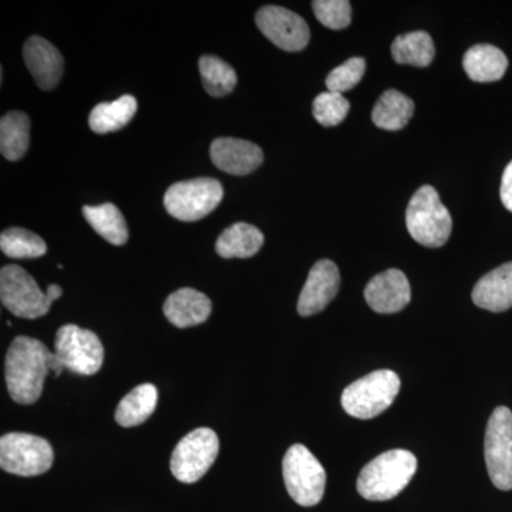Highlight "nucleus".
Here are the masks:
<instances>
[{
	"mask_svg": "<svg viewBox=\"0 0 512 512\" xmlns=\"http://www.w3.org/2000/svg\"><path fill=\"white\" fill-rule=\"evenodd\" d=\"M53 352L40 340L19 336L6 353L5 377L10 397L19 404L40 399L46 376L52 372Z\"/></svg>",
	"mask_w": 512,
	"mask_h": 512,
	"instance_id": "1",
	"label": "nucleus"
},
{
	"mask_svg": "<svg viewBox=\"0 0 512 512\" xmlns=\"http://www.w3.org/2000/svg\"><path fill=\"white\" fill-rule=\"evenodd\" d=\"M417 471V458L407 450L380 454L357 478V491L365 500L389 501L409 485Z\"/></svg>",
	"mask_w": 512,
	"mask_h": 512,
	"instance_id": "2",
	"label": "nucleus"
},
{
	"mask_svg": "<svg viewBox=\"0 0 512 512\" xmlns=\"http://www.w3.org/2000/svg\"><path fill=\"white\" fill-rule=\"evenodd\" d=\"M406 224L414 241L423 247L440 248L450 238L453 220L431 185L416 191L406 211Z\"/></svg>",
	"mask_w": 512,
	"mask_h": 512,
	"instance_id": "3",
	"label": "nucleus"
},
{
	"mask_svg": "<svg viewBox=\"0 0 512 512\" xmlns=\"http://www.w3.org/2000/svg\"><path fill=\"white\" fill-rule=\"evenodd\" d=\"M400 392V379L392 370H376L346 387L342 406L349 416L369 420L392 406Z\"/></svg>",
	"mask_w": 512,
	"mask_h": 512,
	"instance_id": "4",
	"label": "nucleus"
},
{
	"mask_svg": "<svg viewBox=\"0 0 512 512\" xmlns=\"http://www.w3.org/2000/svg\"><path fill=\"white\" fill-rule=\"evenodd\" d=\"M284 480L292 500L302 507L319 504L325 494L326 471L318 458L302 444H295L284 457Z\"/></svg>",
	"mask_w": 512,
	"mask_h": 512,
	"instance_id": "5",
	"label": "nucleus"
},
{
	"mask_svg": "<svg viewBox=\"0 0 512 512\" xmlns=\"http://www.w3.org/2000/svg\"><path fill=\"white\" fill-rule=\"evenodd\" d=\"M224 198V188L214 178H195L181 181L168 188L164 207L171 217L184 222H194L210 215Z\"/></svg>",
	"mask_w": 512,
	"mask_h": 512,
	"instance_id": "6",
	"label": "nucleus"
},
{
	"mask_svg": "<svg viewBox=\"0 0 512 512\" xmlns=\"http://www.w3.org/2000/svg\"><path fill=\"white\" fill-rule=\"evenodd\" d=\"M55 453L49 441L28 433H9L0 439V467L10 474L35 477L53 466Z\"/></svg>",
	"mask_w": 512,
	"mask_h": 512,
	"instance_id": "7",
	"label": "nucleus"
},
{
	"mask_svg": "<svg viewBox=\"0 0 512 512\" xmlns=\"http://www.w3.org/2000/svg\"><path fill=\"white\" fill-rule=\"evenodd\" d=\"M220 453L217 433L208 427L195 429L175 447L171 456V473L185 484L197 483L207 474Z\"/></svg>",
	"mask_w": 512,
	"mask_h": 512,
	"instance_id": "8",
	"label": "nucleus"
},
{
	"mask_svg": "<svg viewBox=\"0 0 512 512\" xmlns=\"http://www.w3.org/2000/svg\"><path fill=\"white\" fill-rule=\"evenodd\" d=\"M55 355L64 369L76 375L92 376L103 366L104 348L92 330L64 325L56 333Z\"/></svg>",
	"mask_w": 512,
	"mask_h": 512,
	"instance_id": "9",
	"label": "nucleus"
},
{
	"mask_svg": "<svg viewBox=\"0 0 512 512\" xmlns=\"http://www.w3.org/2000/svg\"><path fill=\"white\" fill-rule=\"evenodd\" d=\"M0 298L8 311L23 319L42 318L53 303L35 279L18 265L3 266L0 271Z\"/></svg>",
	"mask_w": 512,
	"mask_h": 512,
	"instance_id": "10",
	"label": "nucleus"
},
{
	"mask_svg": "<svg viewBox=\"0 0 512 512\" xmlns=\"http://www.w3.org/2000/svg\"><path fill=\"white\" fill-rule=\"evenodd\" d=\"M484 456L495 487L512 490V412L508 407H497L488 420Z\"/></svg>",
	"mask_w": 512,
	"mask_h": 512,
	"instance_id": "11",
	"label": "nucleus"
},
{
	"mask_svg": "<svg viewBox=\"0 0 512 512\" xmlns=\"http://www.w3.org/2000/svg\"><path fill=\"white\" fill-rule=\"evenodd\" d=\"M255 22L264 36L285 52H301L311 39L308 23L298 13L281 6L259 9Z\"/></svg>",
	"mask_w": 512,
	"mask_h": 512,
	"instance_id": "12",
	"label": "nucleus"
},
{
	"mask_svg": "<svg viewBox=\"0 0 512 512\" xmlns=\"http://www.w3.org/2000/svg\"><path fill=\"white\" fill-rule=\"evenodd\" d=\"M340 274L338 266L322 259L312 266L298 301V312L303 318L322 312L338 295Z\"/></svg>",
	"mask_w": 512,
	"mask_h": 512,
	"instance_id": "13",
	"label": "nucleus"
},
{
	"mask_svg": "<svg viewBox=\"0 0 512 512\" xmlns=\"http://www.w3.org/2000/svg\"><path fill=\"white\" fill-rule=\"evenodd\" d=\"M367 305L377 313L403 311L412 299L409 279L399 269H389L376 275L365 289Z\"/></svg>",
	"mask_w": 512,
	"mask_h": 512,
	"instance_id": "14",
	"label": "nucleus"
},
{
	"mask_svg": "<svg viewBox=\"0 0 512 512\" xmlns=\"http://www.w3.org/2000/svg\"><path fill=\"white\" fill-rule=\"evenodd\" d=\"M212 163L221 171L232 175L254 173L264 161L261 147L239 138H217L210 148Z\"/></svg>",
	"mask_w": 512,
	"mask_h": 512,
	"instance_id": "15",
	"label": "nucleus"
},
{
	"mask_svg": "<svg viewBox=\"0 0 512 512\" xmlns=\"http://www.w3.org/2000/svg\"><path fill=\"white\" fill-rule=\"evenodd\" d=\"M26 67L32 73L37 86L42 90H53L63 77L62 53L52 43L40 36L30 37L23 47Z\"/></svg>",
	"mask_w": 512,
	"mask_h": 512,
	"instance_id": "16",
	"label": "nucleus"
},
{
	"mask_svg": "<svg viewBox=\"0 0 512 512\" xmlns=\"http://www.w3.org/2000/svg\"><path fill=\"white\" fill-rule=\"evenodd\" d=\"M164 315L177 328L201 325L210 318L212 303L207 295L192 288L178 289L164 302Z\"/></svg>",
	"mask_w": 512,
	"mask_h": 512,
	"instance_id": "17",
	"label": "nucleus"
},
{
	"mask_svg": "<svg viewBox=\"0 0 512 512\" xmlns=\"http://www.w3.org/2000/svg\"><path fill=\"white\" fill-rule=\"evenodd\" d=\"M471 296L478 308L485 311L504 312L512 308V262L483 276Z\"/></svg>",
	"mask_w": 512,
	"mask_h": 512,
	"instance_id": "18",
	"label": "nucleus"
},
{
	"mask_svg": "<svg viewBox=\"0 0 512 512\" xmlns=\"http://www.w3.org/2000/svg\"><path fill=\"white\" fill-rule=\"evenodd\" d=\"M464 70L477 83H491L503 79L508 59L498 47L477 45L467 50L463 59Z\"/></svg>",
	"mask_w": 512,
	"mask_h": 512,
	"instance_id": "19",
	"label": "nucleus"
},
{
	"mask_svg": "<svg viewBox=\"0 0 512 512\" xmlns=\"http://www.w3.org/2000/svg\"><path fill=\"white\" fill-rule=\"evenodd\" d=\"M264 245V234L254 225L238 222L225 229L217 239L215 251L225 259L251 258Z\"/></svg>",
	"mask_w": 512,
	"mask_h": 512,
	"instance_id": "20",
	"label": "nucleus"
},
{
	"mask_svg": "<svg viewBox=\"0 0 512 512\" xmlns=\"http://www.w3.org/2000/svg\"><path fill=\"white\" fill-rule=\"evenodd\" d=\"M158 392L154 384L144 383L131 390L119 403L116 421L121 427H136L156 412Z\"/></svg>",
	"mask_w": 512,
	"mask_h": 512,
	"instance_id": "21",
	"label": "nucleus"
},
{
	"mask_svg": "<svg viewBox=\"0 0 512 512\" xmlns=\"http://www.w3.org/2000/svg\"><path fill=\"white\" fill-rule=\"evenodd\" d=\"M414 114L412 99L397 90H387L373 109L372 120L377 127L387 131H399L409 124Z\"/></svg>",
	"mask_w": 512,
	"mask_h": 512,
	"instance_id": "22",
	"label": "nucleus"
},
{
	"mask_svg": "<svg viewBox=\"0 0 512 512\" xmlns=\"http://www.w3.org/2000/svg\"><path fill=\"white\" fill-rule=\"evenodd\" d=\"M137 111V100L130 94L111 103H100L92 110L89 126L94 133L107 134L126 127Z\"/></svg>",
	"mask_w": 512,
	"mask_h": 512,
	"instance_id": "23",
	"label": "nucleus"
},
{
	"mask_svg": "<svg viewBox=\"0 0 512 512\" xmlns=\"http://www.w3.org/2000/svg\"><path fill=\"white\" fill-rule=\"evenodd\" d=\"M30 141V120L22 111H9L0 120V151L9 161L25 156Z\"/></svg>",
	"mask_w": 512,
	"mask_h": 512,
	"instance_id": "24",
	"label": "nucleus"
},
{
	"mask_svg": "<svg viewBox=\"0 0 512 512\" xmlns=\"http://www.w3.org/2000/svg\"><path fill=\"white\" fill-rule=\"evenodd\" d=\"M83 215L86 221L92 225L94 231L106 239L110 244L121 245L126 244L128 239V228L123 214L116 205L107 202V204L90 207H83Z\"/></svg>",
	"mask_w": 512,
	"mask_h": 512,
	"instance_id": "25",
	"label": "nucleus"
},
{
	"mask_svg": "<svg viewBox=\"0 0 512 512\" xmlns=\"http://www.w3.org/2000/svg\"><path fill=\"white\" fill-rule=\"evenodd\" d=\"M436 55L433 39L427 32L404 33L396 37L392 45V56L399 64H410V66L427 67L433 62Z\"/></svg>",
	"mask_w": 512,
	"mask_h": 512,
	"instance_id": "26",
	"label": "nucleus"
},
{
	"mask_svg": "<svg viewBox=\"0 0 512 512\" xmlns=\"http://www.w3.org/2000/svg\"><path fill=\"white\" fill-rule=\"evenodd\" d=\"M198 67H200L205 92L212 97L227 96L237 86V73L220 57L202 56Z\"/></svg>",
	"mask_w": 512,
	"mask_h": 512,
	"instance_id": "27",
	"label": "nucleus"
},
{
	"mask_svg": "<svg viewBox=\"0 0 512 512\" xmlns=\"http://www.w3.org/2000/svg\"><path fill=\"white\" fill-rule=\"evenodd\" d=\"M0 249L9 258H40L47 252L46 242L25 228H9L0 235Z\"/></svg>",
	"mask_w": 512,
	"mask_h": 512,
	"instance_id": "28",
	"label": "nucleus"
},
{
	"mask_svg": "<svg viewBox=\"0 0 512 512\" xmlns=\"http://www.w3.org/2000/svg\"><path fill=\"white\" fill-rule=\"evenodd\" d=\"M350 110L349 100L343 94L320 93L313 101V116L323 127H335L346 119Z\"/></svg>",
	"mask_w": 512,
	"mask_h": 512,
	"instance_id": "29",
	"label": "nucleus"
},
{
	"mask_svg": "<svg viewBox=\"0 0 512 512\" xmlns=\"http://www.w3.org/2000/svg\"><path fill=\"white\" fill-rule=\"evenodd\" d=\"M366 72V60L363 57H352L333 69L326 77L328 92L343 94L349 92L360 83Z\"/></svg>",
	"mask_w": 512,
	"mask_h": 512,
	"instance_id": "30",
	"label": "nucleus"
},
{
	"mask_svg": "<svg viewBox=\"0 0 512 512\" xmlns=\"http://www.w3.org/2000/svg\"><path fill=\"white\" fill-rule=\"evenodd\" d=\"M312 8L316 19L326 28L345 29L352 22V6L348 0H315Z\"/></svg>",
	"mask_w": 512,
	"mask_h": 512,
	"instance_id": "31",
	"label": "nucleus"
},
{
	"mask_svg": "<svg viewBox=\"0 0 512 512\" xmlns=\"http://www.w3.org/2000/svg\"><path fill=\"white\" fill-rule=\"evenodd\" d=\"M501 201L508 211L512 212V161L504 170L503 181H501Z\"/></svg>",
	"mask_w": 512,
	"mask_h": 512,
	"instance_id": "32",
	"label": "nucleus"
},
{
	"mask_svg": "<svg viewBox=\"0 0 512 512\" xmlns=\"http://www.w3.org/2000/svg\"><path fill=\"white\" fill-rule=\"evenodd\" d=\"M46 295L49 296L50 301L55 302L63 295V289L59 285H50L47 288Z\"/></svg>",
	"mask_w": 512,
	"mask_h": 512,
	"instance_id": "33",
	"label": "nucleus"
}]
</instances>
